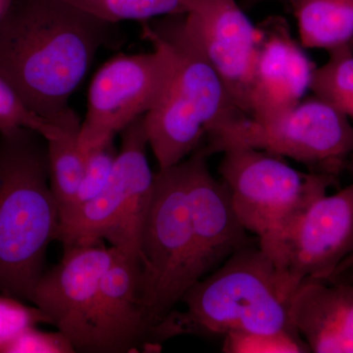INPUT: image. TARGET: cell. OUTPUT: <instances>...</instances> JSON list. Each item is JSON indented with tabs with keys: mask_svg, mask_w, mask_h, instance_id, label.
<instances>
[{
	"mask_svg": "<svg viewBox=\"0 0 353 353\" xmlns=\"http://www.w3.org/2000/svg\"><path fill=\"white\" fill-rule=\"evenodd\" d=\"M66 0H11L0 21V77L26 108L55 126L81 128L72 95L117 28Z\"/></svg>",
	"mask_w": 353,
	"mask_h": 353,
	"instance_id": "6da1fadb",
	"label": "cell"
},
{
	"mask_svg": "<svg viewBox=\"0 0 353 353\" xmlns=\"http://www.w3.org/2000/svg\"><path fill=\"white\" fill-rule=\"evenodd\" d=\"M301 284L257 241L194 283L183 294L185 311H172L152 330L150 343L157 347L179 334H299L290 308Z\"/></svg>",
	"mask_w": 353,
	"mask_h": 353,
	"instance_id": "7a4b0ae2",
	"label": "cell"
},
{
	"mask_svg": "<svg viewBox=\"0 0 353 353\" xmlns=\"http://www.w3.org/2000/svg\"><path fill=\"white\" fill-rule=\"evenodd\" d=\"M59 224L48 141L29 128L0 134V294L31 301Z\"/></svg>",
	"mask_w": 353,
	"mask_h": 353,
	"instance_id": "3957f363",
	"label": "cell"
},
{
	"mask_svg": "<svg viewBox=\"0 0 353 353\" xmlns=\"http://www.w3.org/2000/svg\"><path fill=\"white\" fill-rule=\"evenodd\" d=\"M143 24L163 39L173 58L163 94L145 117L148 145L159 169H165L201 148L221 125L245 114L234 106L206 57L188 13Z\"/></svg>",
	"mask_w": 353,
	"mask_h": 353,
	"instance_id": "277c9868",
	"label": "cell"
},
{
	"mask_svg": "<svg viewBox=\"0 0 353 353\" xmlns=\"http://www.w3.org/2000/svg\"><path fill=\"white\" fill-rule=\"evenodd\" d=\"M222 153L219 173L234 211L267 253L275 250L304 211L336 183V176L304 173L283 157L252 146H228Z\"/></svg>",
	"mask_w": 353,
	"mask_h": 353,
	"instance_id": "5b68a950",
	"label": "cell"
},
{
	"mask_svg": "<svg viewBox=\"0 0 353 353\" xmlns=\"http://www.w3.org/2000/svg\"><path fill=\"white\" fill-rule=\"evenodd\" d=\"M231 145L252 146L338 176L353 157V126L347 116L313 95L270 119L241 115L228 121L201 148L210 157Z\"/></svg>",
	"mask_w": 353,
	"mask_h": 353,
	"instance_id": "8992f818",
	"label": "cell"
},
{
	"mask_svg": "<svg viewBox=\"0 0 353 353\" xmlns=\"http://www.w3.org/2000/svg\"><path fill=\"white\" fill-rule=\"evenodd\" d=\"M194 259L183 160L154 173L152 201L141 234V299L152 330L194 284Z\"/></svg>",
	"mask_w": 353,
	"mask_h": 353,
	"instance_id": "52a82bcc",
	"label": "cell"
},
{
	"mask_svg": "<svg viewBox=\"0 0 353 353\" xmlns=\"http://www.w3.org/2000/svg\"><path fill=\"white\" fill-rule=\"evenodd\" d=\"M145 116L121 132V148L105 189L60 220L57 239L64 250L109 241L141 261V240L152 201L154 173L148 163Z\"/></svg>",
	"mask_w": 353,
	"mask_h": 353,
	"instance_id": "ba28073f",
	"label": "cell"
},
{
	"mask_svg": "<svg viewBox=\"0 0 353 353\" xmlns=\"http://www.w3.org/2000/svg\"><path fill=\"white\" fill-rule=\"evenodd\" d=\"M141 24L153 50L114 57L90 83L87 115L79 132V145L85 154L150 113L166 88L173 67L171 51L163 39Z\"/></svg>",
	"mask_w": 353,
	"mask_h": 353,
	"instance_id": "9c48e42d",
	"label": "cell"
},
{
	"mask_svg": "<svg viewBox=\"0 0 353 353\" xmlns=\"http://www.w3.org/2000/svg\"><path fill=\"white\" fill-rule=\"evenodd\" d=\"M117 252L103 241L64 250L60 263L44 271L32 292L30 301L68 339L76 352L92 353L99 284Z\"/></svg>",
	"mask_w": 353,
	"mask_h": 353,
	"instance_id": "30bf717a",
	"label": "cell"
},
{
	"mask_svg": "<svg viewBox=\"0 0 353 353\" xmlns=\"http://www.w3.org/2000/svg\"><path fill=\"white\" fill-rule=\"evenodd\" d=\"M269 255L299 282L330 281L353 259V183L320 196Z\"/></svg>",
	"mask_w": 353,
	"mask_h": 353,
	"instance_id": "8fae6325",
	"label": "cell"
},
{
	"mask_svg": "<svg viewBox=\"0 0 353 353\" xmlns=\"http://www.w3.org/2000/svg\"><path fill=\"white\" fill-rule=\"evenodd\" d=\"M208 155L197 150L183 160L194 241V283L212 273L253 241L234 211L223 181L211 175Z\"/></svg>",
	"mask_w": 353,
	"mask_h": 353,
	"instance_id": "7c38bea8",
	"label": "cell"
},
{
	"mask_svg": "<svg viewBox=\"0 0 353 353\" xmlns=\"http://www.w3.org/2000/svg\"><path fill=\"white\" fill-rule=\"evenodd\" d=\"M188 16L234 106L248 116L259 29L236 0H194Z\"/></svg>",
	"mask_w": 353,
	"mask_h": 353,
	"instance_id": "4fadbf2b",
	"label": "cell"
},
{
	"mask_svg": "<svg viewBox=\"0 0 353 353\" xmlns=\"http://www.w3.org/2000/svg\"><path fill=\"white\" fill-rule=\"evenodd\" d=\"M257 29L259 44L248 117L261 121L284 113L303 101L310 90L316 67L283 18H268Z\"/></svg>",
	"mask_w": 353,
	"mask_h": 353,
	"instance_id": "5bb4252c",
	"label": "cell"
},
{
	"mask_svg": "<svg viewBox=\"0 0 353 353\" xmlns=\"http://www.w3.org/2000/svg\"><path fill=\"white\" fill-rule=\"evenodd\" d=\"M141 261L118 250L99 284L92 353L150 347L152 326L141 299Z\"/></svg>",
	"mask_w": 353,
	"mask_h": 353,
	"instance_id": "9a60e30c",
	"label": "cell"
},
{
	"mask_svg": "<svg viewBox=\"0 0 353 353\" xmlns=\"http://www.w3.org/2000/svg\"><path fill=\"white\" fill-rule=\"evenodd\" d=\"M305 280L297 289L290 318L310 352L353 353V285Z\"/></svg>",
	"mask_w": 353,
	"mask_h": 353,
	"instance_id": "2e32d148",
	"label": "cell"
},
{
	"mask_svg": "<svg viewBox=\"0 0 353 353\" xmlns=\"http://www.w3.org/2000/svg\"><path fill=\"white\" fill-rule=\"evenodd\" d=\"M305 48L327 51L353 41V0H287Z\"/></svg>",
	"mask_w": 353,
	"mask_h": 353,
	"instance_id": "e0dca14e",
	"label": "cell"
},
{
	"mask_svg": "<svg viewBox=\"0 0 353 353\" xmlns=\"http://www.w3.org/2000/svg\"><path fill=\"white\" fill-rule=\"evenodd\" d=\"M79 129H67L48 139L51 190L59 209L66 205L78 190L85 167V154L79 145Z\"/></svg>",
	"mask_w": 353,
	"mask_h": 353,
	"instance_id": "ac0fdd59",
	"label": "cell"
},
{
	"mask_svg": "<svg viewBox=\"0 0 353 353\" xmlns=\"http://www.w3.org/2000/svg\"><path fill=\"white\" fill-rule=\"evenodd\" d=\"M328 52V61L314 70L310 90L353 119V41Z\"/></svg>",
	"mask_w": 353,
	"mask_h": 353,
	"instance_id": "d6986e66",
	"label": "cell"
},
{
	"mask_svg": "<svg viewBox=\"0 0 353 353\" xmlns=\"http://www.w3.org/2000/svg\"><path fill=\"white\" fill-rule=\"evenodd\" d=\"M81 10L105 22L146 21L189 13L194 0H66Z\"/></svg>",
	"mask_w": 353,
	"mask_h": 353,
	"instance_id": "ffe728a7",
	"label": "cell"
},
{
	"mask_svg": "<svg viewBox=\"0 0 353 353\" xmlns=\"http://www.w3.org/2000/svg\"><path fill=\"white\" fill-rule=\"evenodd\" d=\"M118 152L112 139L85 153V167L78 190L71 201L60 210V220L92 201L105 189L112 175Z\"/></svg>",
	"mask_w": 353,
	"mask_h": 353,
	"instance_id": "44dd1931",
	"label": "cell"
},
{
	"mask_svg": "<svg viewBox=\"0 0 353 353\" xmlns=\"http://www.w3.org/2000/svg\"><path fill=\"white\" fill-rule=\"evenodd\" d=\"M225 336L223 352L228 353L310 352L299 334H259L233 332Z\"/></svg>",
	"mask_w": 353,
	"mask_h": 353,
	"instance_id": "7402d4cb",
	"label": "cell"
},
{
	"mask_svg": "<svg viewBox=\"0 0 353 353\" xmlns=\"http://www.w3.org/2000/svg\"><path fill=\"white\" fill-rule=\"evenodd\" d=\"M19 128L34 130L46 141L58 136L64 130L26 108L12 88L0 77V134H6Z\"/></svg>",
	"mask_w": 353,
	"mask_h": 353,
	"instance_id": "603a6c76",
	"label": "cell"
},
{
	"mask_svg": "<svg viewBox=\"0 0 353 353\" xmlns=\"http://www.w3.org/2000/svg\"><path fill=\"white\" fill-rule=\"evenodd\" d=\"M41 323L50 324L48 316L36 305L0 294V353L21 332Z\"/></svg>",
	"mask_w": 353,
	"mask_h": 353,
	"instance_id": "cb8c5ba5",
	"label": "cell"
},
{
	"mask_svg": "<svg viewBox=\"0 0 353 353\" xmlns=\"http://www.w3.org/2000/svg\"><path fill=\"white\" fill-rule=\"evenodd\" d=\"M29 327L16 336L1 353H74L76 352L68 339L59 331L43 332Z\"/></svg>",
	"mask_w": 353,
	"mask_h": 353,
	"instance_id": "d4e9b609",
	"label": "cell"
},
{
	"mask_svg": "<svg viewBox=\"0 0 353 353\" xmlns=\"http://www.w3.org/2000/svg\"><path fill=\"white\" fill-rule=\"evenodd\" d=\"M11 0H0V21L6 14L7 8L10 6Z\"/></svg>",
	"mask_w": 353,
	"mask_h": 353,
	"instance_id": "484cf974",
	"label": "cell"
},
{
	"mask_svg": "<svg viewBox=\"0 0 353 353\" xmlns=\"http://www.w3.org/2000/svg\"><path fill=\"white\" fill-rule=\"evenodd\" d=\"M263 1H267V0H245V3L248 4V6H252Z\"/></svg>",
	"mask_w": 353,
	"mask_h": 353,
	"instance_id": "4316f807",
	"label": "cell"
},
{
	"mask_svg": "<svg viewBox=\"0 0 353 353\" xmlns=\"http://www.w3.org/2000/svg\"><path fill=\"white\" fill-rule=\"evenodd\" d=\"M348 267H350L352 268V274H353V259L352 261L350 262V265H348Z\"/></svg>",
	"mask_w": 353,
	"mask_h": 353,
	"instance_id": "83f0119b",
	"label": "cell"
},
{
	"mask_svg": "<svg viewBox=\"0 0 353 353\" xmlns=\"http://www.w3.org/2000/svg\"><path fill=\"white\" fill-rule=\"evenodd\" d=\"M352 160H350V165H348V167H352L353 169V157L352 158Z\"/></svg>",
	"mask_w": 353,
	"mask_h": 353,
	"instance_id": "f1b7e54d",
	"label": "cell"
}]
</instances>
